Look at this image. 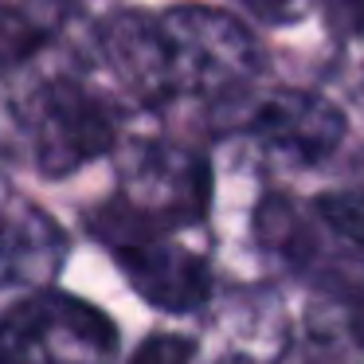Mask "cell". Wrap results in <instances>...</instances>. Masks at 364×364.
Instances as JSON below:
<instances>
[{"mask_svg":"<svg viewBox=\"0 0 364 364\" xmlns=\"http://www.w3.org/2000/svg\"><path fill=\"white\" fill-rule=\"evenodd\" d=\"M243 4L267 24H294L314 9V0H243Z\"/></svg>","mask_w":364,"mask_h":364,"instance_id":"8fae6325","label":"cell"},{"mask_svg":"<svg viewBox=\"0 0 364 364\" xmlns=\"http://www.w3.org/2000/svg\"><path fill=\"white\" fill-rule=\"evenodd\" d=\"M317 208L333 231L364 247V192H329L317 200Z\"/></svg>","mask_w":364,"mask_h":364,"instance_id":"9c48e42d","label":"cell"},{"mask_svg":"<svg viewBox=\"0 0 364 364\" xmlns=\"http://www.w3.org/2000/svg\"><path fill=\"white\" fill-rule=\"evenodd\" d=\"M337 4H341V12H345V24L360 32L364 28V0H337Z\"/></svg>","mask_w":364,"mask_h":364,"instance_id":"7c38bea8","label":"cell"},{"mask_svg":"<svg viewBox=\"0 0 364 364\" xmlns=\"http://www.w3.org/2000/svg\"><path fill=\"white\" fill-rule=\"evenodd\" d=\"M118 329L90 301L36 290L0 314V364H114Z\"/></svg>","mask_w":364,"mask_h":364,"instance_id":"6da1fadb","label":"cell"},{"mask_svg":"<svg viewBox=\"0 0 364 364\" xmlns=\"http://www.w3.org/2000/svg\"><path fill=\"white\" fill-rule=\"evenodd\" d=\"M32 145L48 176H67L114 145V118L79 82H48L32 98Z\"/></svg>","mask_w":364,"mask_h":364,"instance_id":"3957f363","label":"cell"},{"mask_svg":"<svg viewBox=\"0 0 364 364\" xmlns=\"http://www.w3.org/2000/svg\"><path fill=\"white\" fill-rule=\"evenodd\" d=\"M176 95H223L255 79L259 48L231 12L176 4L157 16Z\"/></svg>","mask_w":364,"mask_h":364,"instance_id":"7a4b0ae2","label":"cell"},{"mask_svg":"<svg viewBox=\"0 0 364 364\" xmlns=\"http://www.w3.org/2000/svg\"><path fill=\"white\" fill-rule=\"evenodd\" d=\"M102 55L118 82H126L137 98L145 102H161V98L176 95L173 75H168L165 59V40L153 16H137V12H122V16L102 24Z\"/></svg>","mask_w":364,"mask_h":364,"instance_id":"8992f818","label":"cell"},{"mask_svg":"<svg viewBox=\"0 0 364 364\" xmlns=\"http://www.w3.org/2000/svg\"><path fill=\"white\" fill-rule=\"evenodd\" d=\"M51 36V20L40 16V9H0V63H16L28 59L32 51L43 48V40Z\"/></svg>","mask_w":364,"mask_h":364,"instance_id":"ba28073f","label":"cell"},{"mask_svg":"<svg viewBox=\"0 0 364 364\" xmlns=\"http://www.w3.org/2000/svg\"><path fill=\"white\" fill-rule=\"evenodd\" d=\"M196 345L188 337H176V333H157V337L141 341L137 353L129 356V364H188Z\"/></svg>","mask_w":364,"mask_h":364,"instance_id":"30bf717a","label":"cell"},{"mask_svg":"<svg viewBox=\"0 0 364 364\" xmlns=\"http://www.w3.org/2000/svg\"><path fill=\"white\" fill-rule=\"evenodd\" d=\"M204 168L192 157L173 149H153L137 161L134 176H129V212L134 215H181L196 212L204 204Z\"/></svg>","mask_w":364,"mask_h":364,"instance_id":"52a82bcc","label":"cell"},{"mask_svg":"<svg viewBox=\"0 0 364 364\" xmlns=\"http://www.w3.org/2000/svg\"><path fill=\"white\" fill-rule=\"evenodd\" d=\"M251 129L274 157L290 165H314L341 145L345 114L329 98L306 95V90H278L259 106Z\"/></svg>","mask_w":364,"mask_h":364,"instance_id":"277c9868","label":"cell"},{"mask_svg":"<svg viewBox=\"0 0 364 364\" xmlns=\"http://www.w3.org/2000/svg\"><path fill=\"white\" fill-rule=\"evenodd\" d=\"M118 262L129 286L149 306L188 314L208 298V267L200 255L165 239H126L118 247Z\"/></svg>","mask_w":364,"mask_h":364,"instance_id":"5b68a950","label":"cell"}]
</instances>
